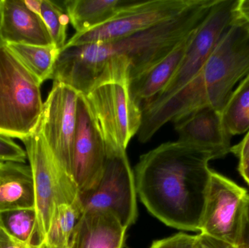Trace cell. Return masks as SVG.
I'll list each match as a JSON object with an SVG mask.
<instances>
[{
    "mask_svg": "<svg viewBox=\"0 0 249 248\" xmlns=\"http://www.w3.org/2000/svg\"><path fill=\"white\" fill-rule=\"evenodd\" d=\"M216 0H195L178 16L116 40L60 50L51 80L86 95L97 83L137 78L196 32Z\"/></svg>",
    "mask_w": 249,
    "mask_h": 248,
    "instance_id": "6da1fadb",
    "label": "cell"
},
{
    "mask_svg": "<svg viewBox=\"0 0 249 248\" xmlns=\"http://www.w3.org/2000/svg\"><path fill=\"white\" fill-rule=\"evenodd\" d=\"M213 159L212 151L181 141L161 144L142 155L135 168L137 195L165 225L200 231Z\"/></svg>",
    "mask_w": 249,
    "mask_h": 248,
    "instance_id": "7a4b0ae2",
    "label": "cell"
},
{
    "mask_svg": "<svg viewBox=\"0 0 249 248\" xmlns=\"http://www.w3.org/2000/svg\"><path fill=\"white\" fill-rule=\"evenodd\" d=\"M249 74V28L236 17L188 84L162 101L142 106L139 141L147 142L165 124L198 109L212 107L222 113L232 92Z\"/></svg>",
    "mask_w": 249,
    "mask_h": 248,
    "instance_id": "3957f363",
    "label": "cell"
},
{
    "mask_svg": "<svg viewBox=\"0 0 249 248\" xmlns=\"http://www.w3.org/2000/svg\"><path fill=\"white\" fill-rule=\"evenodd\" d=\"M41 83L7 45L0 48V134L32 135L39 126L44 103Z\"/></svg>",
    "mask_w": 249,
    "mask_h": 248,
    "instance_id": "277c9868",
    "label": "cell"
},
{
    "mask_svg": "<svg viewBox=\"0 0 249 248\" xmlns=\"http://www.w3.org/2000/svg\"><path fill=\"white\" fill-rule=\"evenodd\" d=\"M84 96L107 152L126 151L142 122V107L130 93V80L97 83Z\"/></svg>",
    "mask_w": 249,
    "mask_h": 248,
    "instance_id": "5b68a950",
    "label": "cell"
},
{
    "mask_svg": "<svg viewBox=\"0 0 249 248\" xmlns=\"http://www.w3.org/2000/svg\"><path fill=\"white\" fill-rule=\"evenodd\" d=\"M21 141L33 175L35 209L45 240L55 206L79 203L80 193L74 181L55 164L39 128Z\"/></svg>",
    "mask_w": 249,
    "mask_h": 248,
    "instance_id": "8992f818",
    "label": "cell"
},
{
    "mask_svg": "<svg viewBox=\"0 0 249 248\" xmlns=\"http://www.w3.org/2000/svg\"><path fill=\"white\" fill-rule=\"evenodd\" d=\"M79 96L80 93L70 86L53 82L38 126L55 164L73 181L71 167Z\"/></svg>",
    "mask_w": 249,
    "mask_h": 248,
    "instance_id": "52a82bcc",
    "label": "cell"
},
{
    "mask_svg": "<svg viewBox=\"0 0 249 248\" xmlns=\"http://www.w3.org/2000/svg\"><path fill=\"white\" fill-rule=\"evenodd\" d=\"M195 0H133L113 17L89 32L75 33L65 46H80L116 40L170 20L190 7Z\"/></svg>",
    "mask_w": 249,
    "mask_h": 248,
    "instance_id": "ba28073f",
    "label": "cell"
},
{
    "mask_svg": "<svg viewBox=\"0 0 249 248\" xmlns=\"http://www.w3.org/2000/svg\"><path fill=\"white\" fill-rule=\"evenodd\" d=\"M136 195L135 176L126 151H110L99 184L80 195V200L83 212L90 209L109 211L127 229L137 218Z\"/></svg>",
    "mask_w": 249,
    "mask_h": 248,
    "instance_id": "9c48e42d",
    "label": "cell"
},
{
    "mask_svg": "<svg viewBox=\"0 0 249 248\" xmlns=\"http://www.w3.org/2000/svg\"><path fill=\"white\" fill-rule=\"evenodd\" d=\"M236 2L237 0H216L207 17L193 34L172 80L157 97L146 103H158L171 97L200 72L222 35L236 20Z\"/></svg>",
    "mask_w": 249,
    "mask_h": 248,
    "instance_id": "30bf717a",
    "label": "cell"
},
{
    "mask_svg": "<svg viewBox=\"0 0 249 248\" xmlns=\"http://www.w3.org/2000/svg\"><path fill=\"white\" fill-rule=\"evenodd\" d=\"M248 192L212 170L200 233L235 246Z\"/></svg>",
    "mask_w": 249,
    "mask_h": 248,
    "instance_id": "8fae6325",
    "label": "cell"
},
{
    "mask_svg": "<svg viewBox=\"0 0 249 248\" xmlns=\"http://www.w3.org/2000/svg\"><path fill=\"white\" fill-rule=\"evenodd\" d=\"M107 158L106 145L84 95L77 103V125L71 174L80 195L93 190L103 176Z\"/></svg>",
    "mask_w": 249,
    "mask_h": 248,
    "instance_id": "7c38bea8",
    "label": "cell"
},
{
    "mask_svg": "<svg viewBox=\"0 0 249 248\" xmlns=\"http://www.w3.org/2000/svg\"><path fill=\"white\" fill-rule=\"evenodd\" d=\"M178 141L212 151L216 158L231 152V138L222 112L212 107L198 109L173 122Z\"/></svg>",
    "mask_w": 249,
    "mask_h": 248,
    "instance_id": "4fadbf2b",
    "label": "cell"
},
{
    "mask_svg": "<svg viewBox=\"0 0 249 248\" xmlns=\"http://www.w3.org/2000/svg\"><path fill=\"white\" fill-rule=\"evenodd\" d=\"M1 33L7 44L54 46L40 15L31 10L24 0H1Z\"/></svg>",
    "mask_w": 249,
    "mask_h": 248,
    "instance_id": "5bb4252c",
    "label": "cell"
},
{
    "mask_svg": "<svg viewBox=\"0 0 249 248\" xmlns=\"http://www.w3.org/2000/svg\"><path fill=\"white\" fill-rule=\"evenodd\" d=\"M127 228L105 210L84 211L76 224L69 248H123Z\"/></svg>",
    "mask_w": 249,
    "mask_h": 248,
    "instance_id": "9a60e30c",
    "label": "cell"
},
{
    "mask_svg": "<svg viewBox=\"0 0 249 248\" xmlns=\"http://www.w3.org/2000/svg\"><path fill=\"white\" fill-rule=\"evenodd\" d=\"M196 32L177 45L158 64L130 82V93L141 107L157 97L172 80Z\"/></svg>",
    "mask_w": 249,
    "mask_h": 248,
    "instance_id": "2e32d148",
    "label": "cell"
},
{
    "mask_svg": "<svg viewBox=\"0 0 249 248\" xmlns=\"http://www.w3.org/2000/svg\"><path fill=\"white\" fill-rule=\"evenodd\" d=\"M33 175L30 165L0 163V212L35 208Z\"/></svg>",
    "mask_w": 249,
    "mask_h": 248,
    "instance_id": "e0dca14e",
    "label": "cell"
},
{
    "mask_svg": "<svg viewBox=\"0 0 249 248\" xmlns=\"http://www.w3.org/2000/svg\"><path fill=\"white\" fill-rule=\"evenodd\" d=\"M133 0H67L66 13L76 33L89 32L113 17Z\"/></svg>",
    "mask_w": 249,
    "mask_h": 248,
    "instance_id": "ac0fdd59",
    "label": "cell"
},
{
    "mask_svg": "<svg viewBox=\"0 0 249 248\" xmlns=\"http://www.w3.org/2000/svg\"><path fill=\"white\" fill-rule=\"evenodd\" d=\"M0 228L32 248H39L45 242L35 208L0 212Z\"/></svg>",
    "mask_w": 249,
    "mask_h": 248,
    "instance_id": "d6986e66",
    "label": "cell"
},
{
    "mask_svg": "<svg viewBox=\"0 0 249 248\" xmlns=\"http://www.w3.org/2000/svg\"><path fill=\"white\" fill-rule=\"evenodd\" d=\"M7 47L41 84L51 80L60 50L55 46L7 44Z\"/></svg>",
    "mask_w": 249,
    "mask_h": 248,
    "instance_id": "ffe728a7",
    "label": "cell"
},
{
    "mask_svg": "<svg viewBox=\"0 0 249 248\" xmlns=\"http://www.w3.org/2000/svg\"><path fill=\"white\" fill-rule=\"evenodd\" d=\"M224 123L232 136L249 130V74L235 87L223 112Z\"/></svg>",
    "mask_w": 249,
    "mask_h": 248,
    "instance_id": "44dd1931",
    "label": "cell"
},
{
    "mask_svg": "<svg viewBox=\"0 0 249 248\" xmlns=\"http://www.w3.org/2000/svg\"><path fill=\"white\" fill-rule=\"evenodd\" d=\"M83 214L80 202L57 205L44 243L55 247L68 246L73 230Z\"/></svg>",
    "mask_w": 249,
    "mask_h": 248,
    "instance_id": "7402d4cb",
    "label": "cell"
},
{
    "mask_svg": "<svg viewBox=\"0 0 249 248\" xmlns=\"http://www.w3.org/2000/svg\"><path fill=\"white\" fill-rule=\"evenodd\" d=\"M40 16L49 31L54 46L57 49H62L67 43L70 23L67 13L54 1L42 0Z\"/></svg>",
    "mask_w": 249,
    "mask_h": 248,
    "instance_id": "603a6c76",
    "label": "cell"
},
{
    "mask_svg": "<svg viewBox=\"0 0 249 248\" xmlns=\"http://www.w3.org/2000/svg\"><path fill=\"white\" fill-rule=\"evenodd\" d=\"M26 158V151L10 137L0 134V163L7 162L25 163Z\"/></svg>",
    "mask_w": 249,
    "mask_h": 248,
    "instance_id": "cb8c5ba5",
    "label": "cell"
},
{
    "mask_svg": "<svg viewBox=\"0 0 249 248\" xmlns=\"http://www.w3.org/2000/svg\"><path fill=\"white\" fill-rule=\"evenodd\" d=\"M196 235L178 233L171 237L156 240L149 248H195Z\"/></svg>",
    "mask_w": 249,
    "mask_h": 248,
    "instance_id": "d4e9b609",
    "label": "cell"
},
{
    "mask_svg": "<svg viewBox=\"0 0 249 248\" xmlns=\"http://www.w3.org/2000/svg\"><path fill=\"white\" fill-rule=\"evenodd\" d=\"M235 248H249V194L241 221L239 234L235 244Z\"/></svg>",
    "mask_w": 249,
    "mask_h": 248,
    "instance_id": "484cf974",
    "label": "cell"
},
{
    "mask_svg": "<svg viewBox=\"0 0 249 248\" xmlns=\"http://www.w3.org/2000/svg\"><path fill=\"white\" fill-rule=\"evenodd\" d=\"M195 248H235L233 245L200 233L196 235Z\"/></svg>",
    "mask_w": 249,
    "mask_h": 248,
    "instance_id": "4316f807",
    "label": "cell"
},
{
    "mask_svg": "<svg viewBox=\"0 0 249 248\" xmlns=\"http://www.w3.org/2000/svg\"><path fill=\"white\" fill-rule=\"evenodd\" d=\"M231 152L238 157L240 162L249 159V130L238 144L231 147Z\"/></svg>",
    "mask_w": 249,
    "mask_h": 248,
    "instance_id": "83f0119b",
    "label": "cell"
},
{
    "mask_svg": "<svg viewBox=\"0 0 249 248\" xmlns=\"http://www.w3.org/2000/svg\"><path fill=\"white\" fill-rule=\"evenodd\" d=\"M0 248H32L7 234L0 228Z\"/></svg>",
    "mask_w": 249,
    "mask_h": 248,
    "instance_id": "f1b7e54d",
    "label": "cell"
},
{
    "mask_svg": "<svg viewBox=\"0 0 249 248\" xmlns=\"http://www.w3.org/2000/svg\"><path fill=\"white\" fill-rule=\"evenodd\" d=\"M235 11L237 18L249 28V0H237Z\"/></svg>",
    "mask_w": 249,
    "mask_h": 248,
    "instance_id": "f546056e",
    "label": "cell"
},
{
    "mask_svg": "<svg viewBox=\"0 0 249 248\" xmlns=\"http://www.w3.org/2000/svg\"><path fill=\"white\" fill-rule=\"evenodd\" d=\"M238 170L244 180L249 185V159H247L244 161L239 162Z\"/></svg>",
    "mask_w": 249,
    "mask_h": 248,
    "instance_id": "4dcf8cb0",
    "label": "cell"
},
{
    "mask_svg": "<svg viewBox=\"0 0 249 248\" xmlns=\"http://www.w3.org/2000/svg\"><path fill=\"white\" fill-rule=\"evenodd\" d=\"M25 3H26V5H27L31 10H33L34 12L37 13V14L40 15L42 0H33V1L27 0V1H25Z\"/></svg>",
    "mask_w": 249,
    "mask_h": 248,
    "instance_id": "1f68e13d",
    "label": "cell"
},
{
    "mask_svg": "<svg viewBox=\"0 0 249 248\" xmlns=\"http://www.w3.org/2000/svg\"><path fill=\"white\" fill-rule=\"evenodd\" d=\"M1 23H2V11H1V5H0V48L6 45L5 42L3 40L2 36H1Z\"/></svg>",
    "mask_w": 249,
    "mask_h": 248,
    "instance_id": "d6a6232c",
    "label": "cell"
},
{
    "mask_svg": "<svg viewBox=\"0 0 249 248\" xmlns=\"http://www.w3.org/2000/svg\"><path fill=\"white\" fill-rule=\"evenodd\" d=\"M39 248H69L68 246H64V247H55V246H50V245L46 244L44 243Z\"/></svg>",
    "mask_w": 249,
    "mask_h": 248,
    "instance_id": "836d02e7",
    "label": "cell"
}]
</instances>
